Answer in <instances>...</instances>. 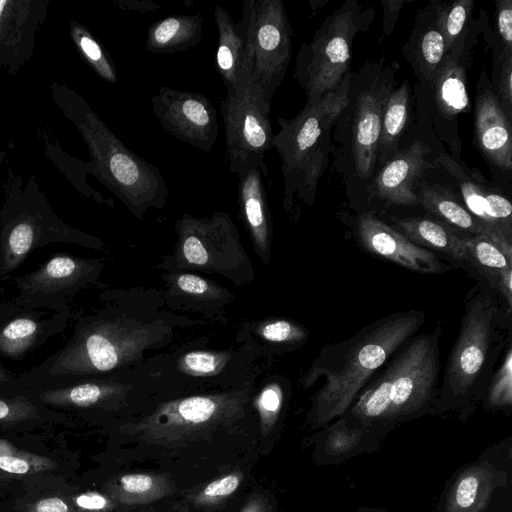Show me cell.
Masks as SVG:
<instances>
[{
	"instance_id": "cell-1",
	"label": "cell",
	"mask_w": 512,
	"mask_h": 512,
	"mask_svg": "<svg viewBox=\"0 0 512 512\" xmlns=\"http://www.w3.org/2000/svg\"><path fill=\"white\" fill-rule=\"evenodd\" d=\"M422 310L392 313L371 322L346 340L322 348L302 379L312 396L308 421L322 428L347 412L371 378L424 325Z\"/></svg>"
},
{
	"instance_id": "cell-2",
	"label": "cell",
	"mask_w": 512,
	"mask_h": 512,
	"mask_svg": "<svg viewBox=\"0 0 512 512\" xmlns=\"http://www.w3.org/2000/svg\"><path fill=\"white\" fill-rule=\"evenodd\" d=\"M441 324L405 342L343 415L382 438L397 426L436 413Z\"/></svg>"
},
{
	"instance_id": "cell-3",
	"label": "cell",
	"mask_w": 512,
	"mask_h": 512,
	"mask_svg": "<svg viewBox=\"0 0 512 512\" xmlns=\"http://www.w3.org/2000/svg\"><path fill=\"white\" fill-rule=\"evenodd\" d=\"M511 313L499 293L478 280L466 298L459 333L446 361L436 413L458 410L465 416L473 410L511 340Z\"/></svg>"
},
{
	"instance_id": "cell-4",
	"label": "cell",
	"mask_w": 512,
	"mask_h": 512,
	"mask_svg": "<svg viewBox=\"0 0 512 512\" xmlns=\"http://www.w3.org/2000/svg\"><path fill=\"white\" fill-rule=\"evenodd\" d=\"M351 71L333 91L305 104L293 119L277 118L273 147L281 157L286 210L296 201L313 204L319 180L328 164L332 126L347 105Z\"/></svg>"
},
{
	"instance_id": "cell-5",
	"label": "cell",
	"mask_w": 512,
	"mask_h": 512,
	"mask_svg": "<svg viewBox=\"0 0 512 512\" xmlns=\"http://www.w3.org/2000/svg\"><path fill=\"white\" fill-rule=\"evenodd\" d=\"M65 108L82 134L93 174L137 216L165 204L169 190L159 169L130 150L75 93Z\"/></svg>"
},
{
	"instance_id": "cell-6",
	"label": "cell",
	"mask_w": 512,
	"mask_h": 512,
	"mask_svg": "<svg viewBox=\"0 0 512 512\" xmlns=\"http://www.w3.org/2000/svg\"><path fill=\"white\" fill-rule=\"evenodd\" d=\"M374 9L357 0H347L325 18L309 43L297 54L294 77L313 104L335 90L350 72L351 49L356 35L374 19Z\"/></svg>"
},
{
	"instance_id": "cell-7",
	"label": "cell",
	"mask_w": 512,
	"mask_h": 512,
	"mask_svg": "<svg viewBox=\"0 0 512 512\" xmlns=\"http://www.w3.org/2000/svg\"><path fill=\"white\" fill-rule=\"evenodd\" d=\"M241 21L248 48L247 91L269 114L291 61V25L281 0H246Z\"/></svg>"
},
{
	"instance_id": "cell-8",
	"label": "cell",
	"mask_w": 512,
	"mask_h": 512,
	"mask_svg": "<svg viewBox=\"0 0 512 512\" xmlns=\"http://www.w3.org/2000/svg\"><path fill=\"white\" fill-rule=\"evenodd\" d=\"M397 67L385 59L351 72L346 108L352 110L350 153L354 172L369 179L377 168L378 142Z\"/></svg>"
},
{
	"instance_id": "cell-9",
	"label": "cell",
	"mask_w": 512,
	"mask_h": 512,
	"mask_svg": "<svg viewBox=\"0 0 512 512\" xmlns=\"http://www.w3.org/2000/svg\"><path fill=\"white\" fill-rule=\"evenodd\" d=\"M233 395L192 396L160 405L134 424L131 433L147 444L176 446L231 424L242 411Z\"/></svg>"
},
{
	"instance_id": "cell-10",
	"label": "cell",
	"mask_w": 512,
	"mask_h": 512,
	"mask_svg": "<svg viewBox=\"0 0 512 512\" xmlns=\"http://www.w3.org/2000/svg\"><path fill=\"white\" fill-rule=\"evenodd\" d=\"M57 243L94 246L91 236L68 225L41 200L12 199L1 213L0 279L36 249Z\"/></svg>"
},
{
	"instance_id": "cell-11",
	"label": "cell",
	"mask_w": 512,
	"mask_h": 512,
	"mask_svg": "<svg viewBox=\"0 0 512 512\" xmlns=\"http://www.w3.org/2000/svg\"><path fill=\"white\" fill-rule=\"evenodd\" d=\"M98 261L69 254H55L35 270L14 278L16 306L60 313L70 310L75 296L99 272Z\"/></svg>"
},
{
	"instance_id": "cell-12",
	"label": "cell",
	"mask_w": 512,
	"mask_h": 512,
	"mask_svg": "<svg viewBox=\"0 0 512 512\" xmlns=\"http://www.w3.org/2000/svg\"><path fill=\"white\" fill-rule=\"evenodd\" d=\"M229 171L235 174L259 167L268 176L265 153L273 148L269 114L246 90L221 100Z\"/></svg>"
},
{
	"instance_id": "cell-13",
	"label": "cell",
	"mask_w": 512,
	"mask_h": 512,
	"mask_svg": "<svg viewBox=\"0 0 512 512\" xmlns=\"http://www.w3.org/2000/svg\"><path fill=\"white\" fill-rule=\"evenodd\" d=\"M151 103L165 132L203 152L212 150L218 136V120L213 103L205 95L160 87Z\"/></svg>"
},
{
	"instance_id": "cell-14",
	"label": "cell",
	"mask_w": 512,
	"mask_h": 512,
	"mask_svg": "<svg viewBox=\"0 0 512 512\" xmlns=\"http://www.w3.org/2000/svg\"><path fill=\"white\" fill-rule=\"evenodd\" d=\"M436 161L456 180L459 196L467 210L482 224L486 235L512 262V205L510 201L480 181L449 155L442 153Z\"/></svg>"
},
{
	"instance_id": "cell-15",
	"label": "cell",
	"mask_w": 512,
	"mask_h": 512,
	"mask_svg": "<svg viewBox=\"0 0 512 512\" xmlns=\"http://www.w3.org/2000/svg\"><path fill=\"white\" fill-rule=\"evenodd\" d=\"M353 234L361 249L407 270L434 275L453 268L434 252L408 240L374 213H360L354 221Z\"/></svg>"
},
{
	"instance_id": "cell-16",
	"label": "cell",
	"mask_w": 512,
	"mask_h": 512,
	"mask_svg": "<svg viewBox=\"0 0 512 512\" xmlns=\"http://www.w3.org/2000/svg\"><path fill=\"white\" fill-rule=\"evenodd\" d=\"M71 316V310L47 313V310L19 307L11 301L1 304L0 358L23 359L62 332Z\"/></svg>"
},
{
	"instance_id": "cell-17",
	"label": "cell",
	"mask_w": 512,
	"mask_h": 512,
	"mask_svg": "<svg viewBox=\"0 0 512 512\" xmlns=\"http://www.w3.org/2000/svg\"><path fill=\"white\" fill-rule=\"evenodd\" d=\"M474 127L477 145L484 157L494 167L509 172L512 169L511 120L496 98L484 71L477 86Z\"/></svg>"
},
{
	"instance_id": "cell-18",
	"label": "cell",
	"mask_w": 512,
	"mask_h": 512,
	"mask_svg": "<svg viewBox=\"0 0 512 512\" xmlns=\"http://www.w3.org/2000/svg\"><path fill=\"white\" fill-rule=\"evenodd\" d=\"M430 148L417 140L398 151L373 178L372 197L386 205L416 206L418 184L430 166Z\"/></svg>"
},
{
	"instance_id": "cell-19",
	"label": "cell",
	"mask_w": 512,
	"mask_h": 512,
	"mask_svg": "<svg viewBox=\"0 0 512 512\" xmlns=\"http://www.w3.org/2000/svg\"><path fill=\"white\" fill-rule=\"evenodd\" d=\"M218 30L216 68L227 96L244 93L248 86V48L242 21L234 22L231 14L222 6L214 9Z\"/></svg>"
},
{
	"instance_id": "cell-20",
	"label": "cell",
	"mask_w": 512,
	"mask_h": 512,
	"mask_svg": "<svg viewBox=\"0 0 512 512\" xmlns=\"http://www.w3.org/2000/svg\"><path fill=\"white\" fill-rule=\"evenodd\" d=\"M403 54L419 80L430 84L447 55L436 1L417 13Z\"/></svg>"
},
{
	"instance_id": "cell-21",
	"label": "cell",
	"mask_w": 512,
	"mask_h": 512,
	"mask_svg": "<svg viewBox=\"0 0 512 512\" xmlns=\"http://www.w3.org/2000/svg\"><path fill=\"white\" fill-rule=\"evenodd\" d=\"M318 433L315 457L320 464L340 463L362 452H372L383 439L374 431L342 415Z\"/></svg>"
},
{
	"instance_id": "cell-22",
	"label": "cell",
	"mask_w": 512,
	"mask_h": 512,
	"mask_svg": "<svg viewBox=\"0 0 512 512\" xmlns=\"http://www.w3.org/2000/svg\"><path fill=\"white\" fill-rule=\"evenodd\" d=\"M393 227L419 247L446 255L468 265L463 236L435 218L391 217Z\"/></svg>"
},
{
	"instance_id": "cell-23",
	"label": "cell",
	"mask_w": 512,
	"mask_h": 512,
	"mask_svg": "<svg viewBox=\"0 0 512 512\" xmlns=\"http://www.w3.org/2000/svg\"><path fill=\"white\" fill-rule=\"evenodd\" d=\"M470 56L471 52L446 55L430 83L436 108L445 119H457L471 108L466 77V64Z\"/></svg>"
},
{
	"instance_id": "cell-24",
	"label": "cell",
	"mask_w": 512,
	"mask_h": 512,
	"mask_svg": "<svg viewBox=\"0 0 512 512\" xmlns=\"http://www.w3.org/2000/svg\"><path fill=\"white\" fill-rule=\"evenodd\" d=\"M418 203L433 218L441 221L463 237L486 234L482 224L467 210L459 195L439 185L420 181Z\"/></svg>"
},
{
	"instance_id": "cell-25",
	"label": "cell",
	"mask_w": 512,
	"mask_h": 512,
	"mask_svg": "<svg viewBox=\"0 0 512 512\" xmlns=\"http://www.w3.org/2000/svg\"><path fill=\"white\" fill-rule=\"evenodd\" d=\"M202 29L200 14L171 15L151 24L145 47L149 52L159 54L186 51L200 42Z\"/></svg>"
},
{
	"instance_id": "cell-26",
	"label": "cell",
	"mask_w": 512,
	"mask_h": 512,
	"mask_svg": "<svg viewBox=\"0 0 512 512\" xmlns=\"http://www.w3.org/2000/svg\"><path fill=\"white\" fill-rule=\"evenodd\" d=\"M239 203L258 248L268 245L270 217L262 170L257 167L237 174Z\"/></svg>"
},
{
	"instance_id": "cell-27",
	"label": "cell",
	"mask_w": 512,
	"mask_h": 512,
	"mask_svg": "<svg viewBox=\"0 0 512 512\" xmlns=\"http://www.w3.org/2000/svg\"><path fill=\"white\" fill-rule=\"evenodd\" d=\"M437 2L447 55L471 52L475 41L473 0Z\"/></svg>"
},
{
	"instance_id": "cell-28",
	"label": "cell",
	"mask_w": 512,
	"mask_h": 512,
	"mask_svg": "<svg viewBox=\"0 0 512 512\" xmlns=\"http://www.w3.org/2000/svg\"><path fill=\"white\" fill-rule=\"evenodd\" d=\"M410 104V85L404 80L390 93L382 118L378 142L377 167L386 164L397 152L406 126Z\"/></svg>"
},
{
	"instance_id": "cell-29",
	"label": "cell",
	"mask_w": 512,
	"mask_h": 512,
	"mask_svg": "<svg viewBox=\"0 0 512 512\" xmlns=\"http://www.w3.org/2000/svg\"><path fill=\"white\" fill-rule=\"evenodd\" d=\"M110 498L124 505L146 504L171 494L173 483L162 475L132 473L113 480L106 488Z\"/></svg>"
},
{
	"instance_id": "cell-30",
	"label": "cell",
	"mask_w": 512,
	"mask_h": 512,
	"mask_svg": "<svg viewBox=\"0 0 512 512\" xmlns=\"http://www.w3.org/2000/svg\"><path fill=\"white\" fill-rule=\"evenodd\" d=\"M64 412L38 403L26 393L0 396V430L64 422Z\"/></svg>"
},
{
	"instance_id": "cell-31",
	"label": "cell",
	"mask_w": 512,
	"mask_h": 512,
	"mask_svg": "<svg viewBox=\"0 0 512 512\" xmlns=\"http://www.w3.org/2000/svg\"><path fill=\"white\" fill-rule=\"evenodd\" d=\"M468 255V267L492 288H496L501 276L512 270L510 262L486 234L464 238Z\"/></svg>"
},
{
	"instance_id": "cell-32",
	"label": "cell",
	"mask_w": 512,
	"mask_h": 512,
	"mask_svg": "<svg viewBox=\"0 0 512 512\" xmlns=\"http://www.w3.org/2000/svg\"><path fill=\"white\" fill-rule=\"evenodd\" d=\"M487 409L506 410L512 407V344L507 343L498 368L493 371L481 398Z\"/></svg>"
},
{
	"instance_id": "cell-33",
	"label": "cell",
	"mask_w": 512,
	"mask_h": 512,
	"mask_svg": "<svg viewBox=\"0 0 512 512\" xmlns=\"http://www.w3.org/2000/svg\"><path fill=\"white\" fill-rule=\"evenodd\" d=\"M72 35L82 55L94 71L105 81L115 84L117 82L115 67L101 45L79 25L73 26Z\"/></svg>"
},
{
	"instance_id": "cell-34",
	"label": "cell",
	"mask_w": 512,
	"mask_h": 512,
	"mask_svg": "<svg viewBox=\"0 0 512 512\" xmlns=\"http://www.w3.org/2000/svg\"><path fill=\"white\" fill-rule=\"evenodd\" d=\"M493 92L507 117L512 119V50L501 48L493 56Z\"/></svg>"
},
{
	"instance_id": "cell-35",
	"label": "cell",
	"mask_w": 512,
	"mask_h": 512,
	"mask_svg": "<svg viewBox=\"0 0 512 512\" xmlns=\"http://www.w3.org/2000/svg\"><path fill=\"white\" fill-rule=\"evenodd\" d=\"M55 468V463L48 457L18 451L0 456V471L7 475H28L47 472Z\"/></svg>"
},
{
	"instance_id": "cell-36",
	"label": "cell",
	"mask_w": 512,
	"mask_h": 512,
	"mask_svg": "<svg viewBox=\"0 0 512 512\" xmlns=\"http://www.w3.org/2000/svg\"><path fill=\"white\" fill-rule=\"evenodd\" d=\"M283 402L281 387L274 383L264 388L258 400L262 431L269 432L280 413Z\"/></svg>"
},
{
	"instance_id": "cell-37",
	"label": "cell",
	"mask_w": 512,
	"mask_h": 512,
	"mask_svg": "<svg viewBox=\"0 0 512 512\" xmlns=\"http://www.w3.org/2000/svg\"><path fill=\"white\" fill-rule=\"evenodd\" d=\"M261 335L271 342L296 344L307 339L308 330L287 320H277L265 324Z\"/></svg>"
},
{
	"instance_id": "cell-38",
	"label": "cell",
	"mask_w": 512,
	"mask_h": 512,
	"mask_svg": "<svg viewBox=\"0 0 512 512\" xmlns=\"http://www.w3.org/2000/svg\"><path fill=\"white\" fill-rule=\"evenodd\" d=\"M242 480L240 473H230L206 485L195 497L196 504L207 505L218 502L235 492Z\"/></svg>"
},
{
	"instance_id": "cell-39",
	"label": "cell",
	"mask_w": 512,
	"mask_h": 512,
	"mask_svg": "<svg viewBox=\"0 0 512 512\" xmlns=\"http://www.w3.org/2000/svg\"><path fill=\"white\" fill-rule=\"evenodd\" d=\"M222 363L218 355L203 351L190 352L183 359L184 369L197 375L213 373Z\"/></svg>"
},
{
	"instance_id": "cell-40",
	"label": "cell",
	"mask_w": 512,
	"mask_h": 512,
	"mask_svg": "<svg viewBox=\"0 0 512 512\" xmlns=\"http://www.w3.org/2000/svg\"><path fill=\"white\" fill-rule=\"evenodd\" d=\"M496 28L502 47L512 50V0L496 2Z\"/></svg>"
},
{
	"instance_id": "cell-41",
	"label": "cell",
	"mask_w": 512,
	"mask_h": 512,
	"mask_svg": "<svg viewBox=\"0 0 512 512\" xmlns=\"http://www.w3.org/2000/svg\"><path fill=\"white\" fill-rule=\"evenodd\" d=\"M479 492V479L472 473L465 474L457 484L455 503L459 509H468L476 501Z\"/></svg>"
},
{
	"instance_id": "cell-42",
	"label": "cell",
	"mask_w": 512,
	"mask_h": 512,
	"mask_svg": "<svg viewBox=\"0 0 512 512\" xmlns=\"http://www.w3.org/2000/svg\"><path fill=\"white\" fill-rule=\"evenodd\" d=\"M24 512H75V508L62 497L47 496L37 499Z\"/></svg>"
},
{
	"instance_id": "cell-43",
	"label": "cell",
	"mask_w": 512,
	"mask_h": 512,
	"mask_svg": "<svg viewBox=\"0 0 512 512\" xmlns=\"http://www.w3.org/2000/svg\"><path fill=\"white\" fill-rule=\"evenodd\" d=\"M74 504L82 511H105L112 507V502L98 492L81 493L74 498Z\"/></svg>"
},
{
	"instance_id": "cell-44",
	"label": "cell",
	"mask_w": 512,
	"mask_h": 512,
	"mask_svg": "<svg viewBox=\"0 0 512 512\" xmlns=\"http://www.w3.org/2000/svg\"><path fill=\"white\" fill-rule=\"evenodd\" d=\"M406 3L405 0H382L381 5L384 11L382 33L390 36L393 33L399 14Z\"/></svg>"
},
{
	"instance_id": "cell-45",
	"label": "cell",
	"mask_w": 512,
	"mask_h": 512,
	"mask_svg": "<svg viewBox=\"0 0 512 512\" xmlns=\"http://www.w3.org/2000/svg\"><path fill=\"white\" fill-rule=\"evenodd\" d=\"M27 390L22 384L19 374L13 373L0 363V396L22 394Z\"/></svg>"
},
{
	"instance_id": "cell-46",
	"label": "cell",
	"mask_w": 512,
	"mask_h": 512,
	"mask_svg": "<svg viewBox=\"0 0 512 512\" xmlns=\"http://www.w3.org/2000/svg\"><path fill=\"white\" fill-rule=\"evenodd\" d=\"M178 287L191 294H204L209 289L208 283L199 276L184 274L177 279Z\"/></svg>"
},
{
	"instance_id": "cell-47",
	"label": "cell",
	"mask_w": 512,
	"mask_h": 512,
	"mask_svg": "<svg viewBox=\"0 0 512 512\" xmlns=\"http://www.w3.org/2000/svg\"><path fill=\"white\" fill-rule=\"evenodd\" d=\"M117 5L121 9L137 13H150L162 8V6L150 0H119Z\"/></svg>"
},
{
	"instance_id": "cell-48",
	"label": "cell",
	"mask_w": 512,
	"mask_h": 512,
	"mask_svg": "<svg viewBox=\"0 0 512 512\" xmlns=\"http://www.w3.org/2000/svg\"><path fill=\"white\" fill-rule=\"evenodd\" d=\"M240 512H266V503L261 496L250 498Z\"/></svg>"
},
{
	"instance_id": "cell-49",
	"label": "cell",
	"mask_w": 512,
	"mask_h": 512,
	"mask_svg": "<svg viewBox=\"0 0 512 512\" xmlns=\"http://www.w3.org/2000/svg\"><path fill=\"white\" fill-rule=\"evenodd\" d=\"M15 450L16 448H14L8 440L0 438V456L9 454Z\"/></svg>"
},
{
	"instance_id": "cell-50",
	"label": "cell",
	"mask_w": 512,
	"mask_h": 512,
	"mask_svg": "<svg viewBox=\"0 0 512 512\" xmlns=\"http://www.w3.org/2000/svg\"><path fill=\"white\" fill-rule=\"evenodd\" d=\"M6 478L5 475H0V480Z\"/></svg>"
}]
</instances>
